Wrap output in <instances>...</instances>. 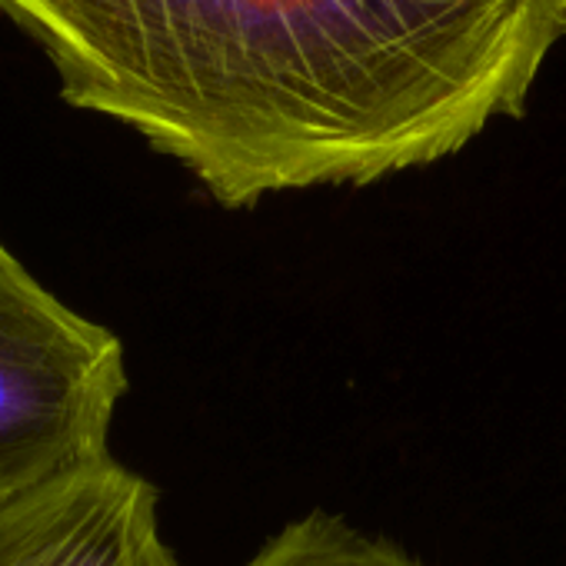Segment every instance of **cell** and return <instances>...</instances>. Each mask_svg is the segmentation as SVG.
Wrapping results in <instances>:
<instances>
[{
  "instance_id": "cell-4",
  "label": "cell",
  "mask_w": 566,
  "mask_h": 566,
  "mask_svg": "<svg viewBox=\"0 0 566 566\" xmlns=\"http://www.w3.org/2000/svg\"><path fill=\"white\" fill-rule=\"evenodd\" d=\"M243 566H423L387 536H374L337 513L311 510L280 526Z\"/></svg>"
},
{
  "instance_id": "cell-3",
  "label": "cell",
  "mask_w": 566,
  "mask_h": 566,
  "mask_svg": "<svg viewBox=\"0 0 566 566\" xmlns=\"http://www.w3.org/2000/svg\"><path fill=\"white\" fill-rule=\"evenodd\" d=\"M157 486L97 457L0 496V566H184Z\"/></svg>"
},
{
  "instance_id": "cell-1",
  "label": "cell",
  "mask_w": 566,
  "mask_h": 566,
  "mask_svg": "<svg viewBox=\"0 0 566 566\" xmlns=\"http://www.w3.org/2000/svg\"><path fill=\"white\" fill-rule=\"evenodd\" d=\"M61 97L223 210L370 187L520 120L566 0H0Z\"/></svg>"
},
{
  "instance_id": "cell-2",
  "label": "cell",
  "mask_w": 566,
  "mask_h": 566,
  "mask_svg": "<svg viewBox=\"0 0 566 566\" xmlns=\"http://www.w3.org/2000/svg\"><path fill=\"white\" fill-rule=\"evenodd\" d=\"M124 344L0 243V496L111 453Z\"/></svg>"
}]
</instances>
